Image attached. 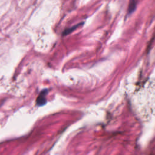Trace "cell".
<instances>
[{
    "mask_svg": "<svg viewBox=\"0 0 155 155\" xmlns=\"http://www.w3.org/2000/svg\"><path fill=\"white\" fill-rule=\"evenodd\" d=\"M46 93H47V90H45V91L44 92H41L40 93V94L39 95V96L38 97V99L36 100V102H37V104L38 105H42L44 104H45L46 101H45V96L46 95Z\"/></svg>",
    "mask_w": 155,
    "mask_h": 155,
    "instance_id": "6da1fadb",
    "label": "cell"
}]
</instances>
